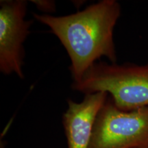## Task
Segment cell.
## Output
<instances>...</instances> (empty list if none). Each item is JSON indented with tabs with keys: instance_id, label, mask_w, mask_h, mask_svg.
<instances>
[{
	"instance_id": "cell-1",
	"label": "cell",
	"mask_w": 148,
	"mask_h": 148,
	"mask_svg": "<svg viewBox=\"0 0 148 148\" xmlns=\"http://www.w3.org/2000/svg\"><path fill=\"white\" fill-rule=\"evenodd\" d=\"M121 12L118 1L101 0L68 15L33 13V16L49 27L63 45L71 60L73 82H76L101 57L116 62L114 29Z\"/></svg>"
},
{
	"instance_id": "cell-2",
	"label": "cell",
	"mask_w": 148,
	"mask_h": 148,
	"mask_svg": "<svg viewBox=\"0 0 148 148\" xmlns=\"http://www.w3.org/2000/svg\"><path fill=\"white\" fill-rule=\"evenodd\" d=\"M72 89L84 95L105 92L120 110L130 111L148 107V63H111L98 61Z\"/></svg>"
},
{
	"instance_id": "cell-3",
	"label": "cell",
	"mask_w": 148,
	"mask_h": 148,
	"mask_svg": "<svg viewBox=\"0 0 148 148\" xmlns=\"http://www.w3.org/2000/svg\"><path fill=\"white\" fill-rule=\"evenodd\" d=\"M88 148H148V107L121 110L108 95L95 119Z\"/></svg>"
},
{
	"instance_id": "cell-4",
	"label": "cell",
	"mask_w": 148,
	"mask_h": 148,
	"mask_svg": "<svg viewBox=\"0 0 148 148\" xmlns=\"http://www.w3.org/2000/svg\"><path fill=\"white\" fill-rule=\"evenodd\" d=\"M27 1H0V71L24 78L22 70L25 57L23 44L30 33L33 20H25Z\"/></svg>"
},
{
	"instance_id": "cell-5",
	"label": "cell",
	"mask_w": 148,
	"mask_h": 148,
	"mask_svg": "<svg viewBox=\"0 0 148 148\" xmlns=\"http://www.w3.org/2000/svg\"><path fill=\"white\" fill-rule=\"evenodd\" d=\"M108 94L98 92L85 95L80 102L67 100L62 115V125L68 148H88L94 124Z\"/></svg>"
},
{
	"instance_id": "cell-6",
	"label": "cell",
	"mask_w": 148,
	"mask_h": 148,
	"mask_svg": "<svg viewBox=\"0 0 148 148\" xmlns=\"http://www.w3.org/2000/svg\"><path fill=\"white\" fill-rule=\"evenodd\" d=\"M38 10L43 12L44 14H50L56 11V5L53 0H31Z\"/></svg>"
},
{
	"instance_id": "cell-7",
	"label": "cell",
	"mask_w": 148,
	"mask_h": 148,
	"mask_svg": "<svg viewBox=\"0 0 148 148\" xmlns=\"http://www.w3.org/2000/svg\"><path fill=\"white\" fill-rule=\"evenodd\" d=\"M1 148H4V144H3V142H2V140H1V146H0Z\"/></svg>"
}]
</instances>
